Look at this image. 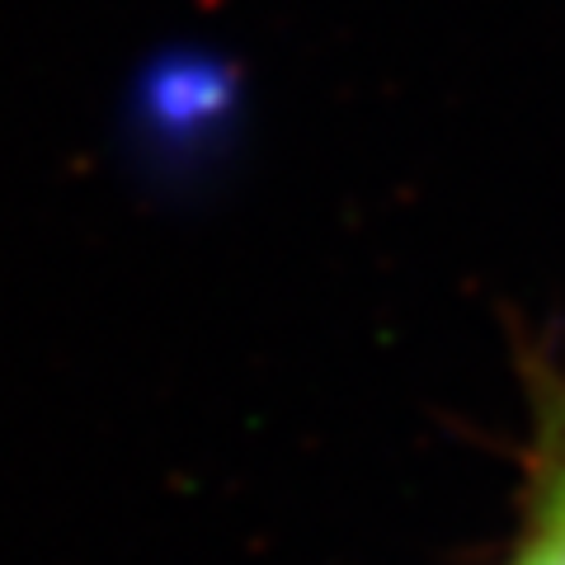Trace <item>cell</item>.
I'll list each match as a JSON object with an SVG mask.
<instances>
[{
  "label": "cell",
  "instance_id": "obj_1",
  "mask_svg": "<svg viewBox=\"0 0 565 565\" xmlns=\"http://www.w3.org/2000/svg\"><path fill=\"white\" fill-rule=\"evenodd\" d=\"M527 382V448L519 527L500 565H565V367L533 359Z\"/></svg>",
  "mask_w": 565,
  "mask_h": 565
}]
</instances>
